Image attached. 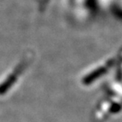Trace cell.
<instances>
[{"mask_svg":"<svg viewBox=\"0 0 122 122\" xmlns=\"http://www.w3.org/2000/svg\"><path fill=\"white\" fill-rule=\"evenodd\" d=\"M26 65V61H23L21 62L20 64H18V66H16L14 67V69L13 70L10 74H9L7 75L6 79H5L1 83H0V95H3L10 89L11 86H13L14 83L16 82V81L18 80V78L20 76V75L22 73V71L24 70V68L25 67Z\"/></svg>","mask_w":122,"mask_h":122,"instance_id":"6da1fadb","label":"cell"}]
</instances>
